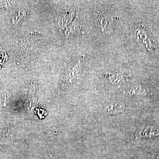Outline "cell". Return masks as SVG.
I'll return each instance as SVG.
<instances>
[{
    "label": "cell",
    "instance_id": "1",
    "mask_svg": "<svg viewBox=\"0 0 159 159\" xmlns=\"http://www.w3.org/2000/svg\"><path fill=\"white\" fill-rule=\"evenodd\" d=\"M96 19L97 20V23H98L97 24H98L99 29L102 32H107L106 26H107V29L108 31L107 27L108 26V25H110V26H111V25H113V19L112 18H109L107 17V16L106 17L105 16L103 15H102L99 13H98L96 16Z\"/></svg>",
    "mask_w": 159,
    "mask_h": 159
},
{
    "label": "cell",
    "instance_id": "2",
    "mask_svg": "<svg viewBox=\"0 0 159 159\" xmlns=\"http://www.w3.org/2000/svg\"><path fill=\"white\" fill-rule=\"evenodd\" d=\"M124 108L123 104L112 103L107 106L104 108V111L108 115H116L123 111Z\"/></svg>",
    "mask_w": 159,
    "mask_h": 159
}]
</instances>
